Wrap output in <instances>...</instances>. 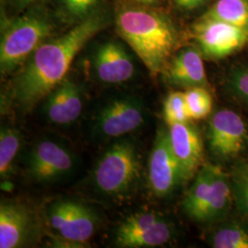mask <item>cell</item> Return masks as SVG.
I'll list each match as a JSON object with an SVG mask.
<instances>
[{
  "label": "cell",
  "mask_w": 248,
  "mask_h": 248,
  "mask_svg": "<svg viewBox=\"0 0 248 248\" xmlns=\"http://www.w3.org/2000/svg\"><path fill=\"white\" fill-rule=\"evenodd\" d=\"M248 31V0H218L205 15Z\"/></svg>",
  "instance_id": "18"
},
{
  "label": "cell",
  "mask_w": 248,
  "mask_h": 248,
  "mask_svg": "<svg viewBox=\"0 0 248 248\" xmlns=\"http://www.w3.org/2000/svg\"><path fill=\"white\" fill-rule=\"evenodd\" d=\"M34 228L31 212L23 204L2 202L0 205V248L23 247Z\"/></svg>",
  "instance_id": "16"
},
{
  "label": "cell",
  "mask_w": 248,
  "mask_h": 248,
  "mask_svg": "<svg viewBox=\"0 0 248 248\" xmlns=\"http://www.w3.org/2000/svg\"><path fill=\"white\" fill-rule=\"evenodd\" d=\"M135 3H139V4H142V5H147V6H153L156 3H158L160 0H132Z\"/></svg>",
  "instance_id": "28"
},
{
  "label": "cell",
  "mask_w": 248,
  "mask_h": 248,
  "mask_svg": "<svg viewBox=\"0 0 248 248\" xmlns=\"http://www.w3.org/2000/svg\"><path fill=\"white\" fill-rule=\"evenodd\" d=\"M83 108L79 87L72 80L65 79L47 96L45 115L53 124H69L78 119Z\"/></svg>",
  "instance_id": "17"
},
{
  "label": "cell",
  "mask_w": 248,
  "mask_h": 248,
  "mask_svg": "<svg viewBox=\"0 0 248 248\" xmlns=\"http://www.w3.org/2000/svg\"><path fill=\"white\" fill-rule=\"evenodd\" d=\"M74 167L71 153L58 142H38L29 160V173L36 180L51 182L68 174Z\"/></svg>",
  "instance_id": "12"
},
{
  "label": "cell",
  "mask_w": 248,
  "mask_h": 248,
  "mask_svg": "<svg viewBox=\"0 0 248 248\" xmlns=\"http://www.w3.org/2000/svg\"><path fill=\"white\" fill-rule=\"evenodd\" d=\"M169 142L185 180L193 177L203 163V143L200 131L189 121L169 126Z\"/></svg>",
  "instance_id": "13"
},
{
  "label": "cell",
  "mask_w": 248,
  "mask_h": 248,
  "mask_svg": "<svg viewBox=\"0 0 248 248\" xmlns=\"http://www.w3.org/2000/svg\"><path fill=\"white\" fill-rule=\"evenodd\" d=\"M172 238L169 222L154 213L129 215L115 232V245L119 248H156Z\"/></svg>",
  "instance_id": "9"
},
{
  "label": "cell",
  "mask_w": 248,
  "mask_h": 248,
  "mask_svg": "<svg viewBox=\"0 0 248 248\" xmlns=\"http://www.w3.org/2000/svg\"><path fill=\"white\" fill-rule=\"evenodd\" d=\"M193 37L202 54L221 59L246 45L248 31L219 19L203 16L193 26Z\"/></svg>",
  "instance_id": "8"
},
{
  "label": "cell",
  "mask_w": 248,
  "mask_h": 248,
  "mask_svg": "<svg viewBox=\"0 0 248 248\" xmlns=\"http://www.w3.org/2000/svg\"><path fill=\"white\" fill-rule=\"evenodd\" d=\"M40 0H3L5 7L9 8L16 14H20L32 8Z\"/></svg>",
  "instance_id": "26"
},
{
  "label": "cell",
  "mask_w": 248,
  "mask_h": 248,
  "mask_svg": "<svg viewBox=\"0 0 248 248\" xmlns=\"http://www.w3.org/2000/svg\"><path fill=\"white\" fill-rule=\"evenodd\" d=\"M232 92L248 104V68H240L232 72L229 78Z\"/></svg>",
  "instance_id": "25"
},
{
  "label": "cell",
  "mask_w": 248,
  "mask_h": 248,
  "mask_svg": "<svg viewBox=\"0 0 248 248\" xmlns=\"http://www.w3.org/2000/svg\"><path fill=\"white\" fill-rule=\"evenodd\" d=\"M210 244L215 248H248V230L236 222L225 223L213 232Z\"/></svg>",
  "instance_id": "20"
},
{
  "label": "cell",
  "mask_w": 248,
  "mask_h": 248,
  "mask_svg": "<svg viewBox=\"0 0 248 248\" xmlns=\"http://www.w3.org/2000/svg\"><path fill=\"white\" fill-rule=\"evenodd\" d=\"M185 181L182 170L169 142V132L161 129L156 134L148 162V182L152 192L164 198Z\"/></svg>",
  "instance_id": "10"
},
{
  "label": "cell",
  "mask_w": 248,
  "mask_h": 248,
  "mask_svg": "<svg viewBox=\"0 0 248 248\" xmlns=\"http://www.w3.org/2000/svg\"><path fill=\"white\" fill-rule=\"evenodd\" d=\"M98 79L105 84H122L134 75L133 59L123 45L108 41L99 45L93 58Z\"/></svg>",
  "instance_id": "15"
},
{
  "label": "cell",
  "mask_w": 248,
  "mask_h": 248,
  "mask_svg": "<svg viewBox=\"0 0 248 248\" xmlns=\"http://www.w3.org/2000/svg\"><path fill=\"white\" fill-rule=\"evenodd\" d=\"M164 118L169 126L186 123L190 120L184 92H172L167 97L164 103Z\"/></svg>",
  "instance_id": "22"
},
{
  "label": "cell",
  "mask_w": 248,
  "mask_h": 248,
  "mask_svg": "<svg viewBox=\"0 0 248 248\" xmlns=\"http://www.w3.org/2000/svg\"><path fill=\"white\" fill-rule=\"evenodd\" d=\"M115 25L121 36L141 59L152 76L165 70L178 45L172 20L160 10L135 2H121L115 10Z\"/></svg>",
  "instance_id": "2"
},
{
  "label": "cell",
  "mask_w": 248,
  "mask_h": 248,
  "mask_svg": "<svg viewBox=\"0 0 248 248\" xmlns=\"http://www.w3.org/2000/svg\"><path fill=\"white\" fill-rule=\"evenodd\" d=\"M98 2V0H60L65 13L78 21L95 12Z\"/></svg>",
  "instance_id": "24"
},
{
  "label": "cell",
  "mask_w": 248,
  "mask_h": 248,
  "mask_svg": "<svg viewBox=\"0 0 248 248\" xmlns=\"http://www.w3.org/2000/svg\"><path fill=\"white\" fill-rule=\"evenodd\" d=\"M171 85L191 89L208 87L202 53L199 47L188 46L171 57L162 73Z\"/></svg>",
  "instance_id": "14"
},
{
  "label": "cell",
  "mask_w": 248,
  "mask_h": 248,
  "mask_svg": "<svg viewBox=\"0 0 248 248\" xmlns=\"http://www.w3.org/2000/svg\"><path fill=\"white\" fill-rule=\"evenodd\" d=\"M207 138L210 150L217 158L233 159L248 146V126L236 112L221 109L209 122Z\"/></svg>",
  "instance_id": "7"
},
{
  "label": "cell",
  "mask_w": 248,
  "mask_h": 248,
  "mask_svg": "<svg viewBox=\"0 0 248 248\" xmlns=\"http://www.w3.org/2000/svg\"><path fill=\"white\" fill-rule=\"evenodd\" d=\"M231 184L240 211L248 217V164H242L234 169Z\"/></svg>",
  "instance_id": "23"
},
{
  "label": "cell",
  "mask_w": 248,
  "mask_h": 248,
  "mask_svg": "<svg viewBox=\"0 0 248 248\" xmlns=\"http://www.w3.org/2000/svg\"><path fill=\"white\" fill-rule=\"evenodd\" d=\"M107 25L106 15L95 11L66 32L40 45L13 81V97L18 108L28 111L45 99L65 79L85 45Z\"/></svg>",
  "instance_id": "1"
},
{
  "label": "cell",
  "mask_w": 248,
  "mask_h": 248,
  "mask_svg": "<svg viewBox=\"0 0 248 248\" xmlns=\"http://www.w3.org/2000/svg\"><path fill=\"white\" fill-rule=\"evenodd\" d=\"M48 222L59 237L73 244H84L92 237L97 228V217L83 204L62 200L47 209Z\"/></svg>",
  "instance_id": "6"
},
{
  "label": "cell",
  "mask_w": 248,
  "mask_h": 248,
  "mask_svg": "<svg viewBox=\"0 0 248 248\" xmlns=\"http://www.w3.org/2000/svg\"><path fill=\"white\" fill-rule=\"evenodd\" d=\"M145 120L140 100L116 98L103 107L96 121V129L107 138H118L139 129Z\"/></svg>",
  "instance_id": "11"
},
{
  "label": "cell",
  "mask_w": 248,
  "mask_h": 248,
  "mask_svg": "<svg viewBox=\"0 0 248 248\" xmlns=\"http://www.w3.org/2000/svg\"><path fill=\"white\" fill-rule=\"evenodd\" d=\"M21 145V136L11 127H2L0 133V176L9 177L13 171L14 161Z\"/></svg>",
  "instance_id": "19"
},
{
  "label": "cell",
  "mask_w": 248,
  "mask_h": 248,
  "mask_svg": "<svg viewBox=\"0 0 248 248\" xmlns=\"http://www.w3.org/2000/svg\"><path fill=\"white\" fill-rule=\"evenodd\" d=\"M141 178V162L134 144L129 141L113 143L94 169L93 180L98 191L112 198L130 193Z\"/></svg>",
  "instance_id": "5"
},
{
  "label": "cell",
  "mask_w": 248,
  "mask_h": 248,
  "mask_svg": "<svg viewBox=\"0 0 248 248\" xmlns=\"http://www.w3.org/2000/svg\"><path fill=\"white\" fill-rule=\"evenodd\" d=\"M184 94L190 120H202L211 113L213 98L206 88L196 87L186 89Z\"/></svg>",
  "instance_id": "21"
},
{
  "label": "cell",
  "mask_w": 248,
  "mask_h": 248,
  "mask_svg": "<svg viewBox=\"0 0 248 248\" xmlns=\"http://www.w3.org/2000/svg\"><path fill=\"white\" fill-rule=\"evenodd\" d=\"M178 8L185 10H192L202 6L206 0H173Z\"/></svg>",
  "instance_id": "27"
},
{
  "label": "cell",
  "mask_w": 248,
  "mask_h": 248,
  "mask_svg": "<svg viewBox=\"0 0 248 248\" xmlns=\"http://www.w3.org/2000/svg\"><path fill=\"white\" fill-rule=\"evenodd\" d=\"M33 8V7H32ZM27 9L20 16L5 19L0 42V70L8 75L23 65L38 47L53 34L52 19L45 11Z\"/></svg>",
  "instance_id": "3"
},
{
  "label": "cell",
  "mask_w": 248,
  "mask_h": 248,
  "mask_svg": "<svg viewBox=\"0 0 248 248\" xmlns=\"http://www.w3.org/2000/svg\"><path fill=\"white\" fill-rule=\"evenodd\" d=\"M232 194L227 174L218 166L205 165L198 171L195 181L186 193L183 209L196 222L219 221L230 210Z\"/></svg>",
  "instance_id": "4"
}]
</instances>
